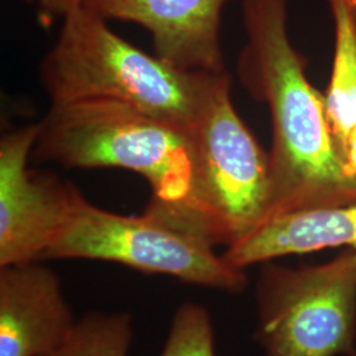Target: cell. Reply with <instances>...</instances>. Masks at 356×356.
Segmentation results:
<instances>
[{
  "instance_id": "cell-8",
  "label": "cell",
  "mask_w": 356,
  "mask_h": 356,
  "mask_svg": "<svg viewBox=\"0 0 356 356\" xmlns=\"http://www.w3.org/2000/svg\"><path fill=\"white\" fill-rule=\"evenodd\" d=\"M227 0H83L106 20L135 23L152 38L154 54L185 72L220 73V16Z\"/></svg>"
},
{
  "instance_id": "cell-1",
  "label": "cell",
  "mask_w": 356,
  "mask_h": 356,
  "mask_svg": "<svg viewBox=\"0 0 356 356\" xmlns=\"http://www.w3.org/2000/svg\"><path fill=\"white\" fill-rule=\"evenodd\" d=\"M286 1L243 0L247 41L238 76L254 101L267 104L272 124L268 219L356 202V179L344 169L325 95L309 82L306 57L289 38Z\"/></svg>"
},
{
  "instance_id": "cell-13",
  "label": "cell",
  "mask_w": 356,
  "mask_h": 356,
  "mask_svg": "<svg viewBox=\"0 0 356 356\" xmlns=\"http://www.w3.org/2000/svg\"><path fill=\"white\" fill-rule=\"evenodd\" d=\"M160 356H216L213 323L204 306L186 302L178 307Z\"/></svg>"
},
{
  "instance_id": "cell-12",
  "label": "cell",
  "mask_w": 356,
  "mask_h": 356,
  "mask_svg": "<svg viewBox=\"0 0 356 356\" xmlns=\"http://www.w3.org/2000/svg\"><path fill=\"white\" fill-rule=\"evenodd\" d=\"M132 334L127 313H92L76 321L69 338L51 356H128Z\"/></svg>"
},
{
  "instance_id": "cell-11",
  "label": "cell",
  "mask_w": 356,
  "mask_h": 356,
  "mask_svg": "<svg viewBox=\"0 0 356 356\" xmlns=\"http://www.w3.org/2000/svg\"><path fill=\"white\" fill-rule=\"evenodd\" d=\"M329 6L334 22V56L323 95L342 157L347 136L356 126V0H329Z\"/></svg>"
},
{
  "instance_id": "cell-14",
  "label": "cell",
  "mask_w": 356,
  "mask_h": 356,
  "mask_svg": "<svg viewBox=\"0 0 356 356\" xmlns=\"http://www.w3.org/2000/svg\"><path fill=\"white\" fill-rule=\"evenodd\" d=\"M33 6L38 13V19L44 26H51L53 22L73 13L78 7L83 6V0H23Z\"/></svg>"
},
{
  "instance_id": "cell-2",
  "label": "cell",
  "mask_w": 356,
  "mask_h": 356,
  "mask_svg": "<svg viewBox=\"0 0 356 356\" xmlns=\"http://www.w3.org/2000/svg\"><path fill=\"white\" fill-rule=\"evenodd\" d=\"M81 6L63 20L60 36L41 64L51 104L106 99L126 103L191 131L226 73L185 72L148 54Z\"/></svg>"
},
{
  "instance_id": "cell-15",
  "label": "cell",
  "mask_w": 356,
  "mask_h": 356,
  "mask_svg": "<svg viewBox=\"0 0 356 356\" xmlns=\"http://www.w3.org/2000/svg\"><path fill=\"white\" fill-rule=\"evenodd\" d=\"M342 160L347 175L356 179V126L351 129V132L347 136Z\"/></svg>"
},
{
  "instance_id": "cell-7",
  "label": "cell",
  "mask_w": 356,
  "mask_h": 356,
  "mask_svg": "<svg viewBox=\"0 0 356 356\" xmlns=\"http://www.w3.org/2000/svg\"><path fill=\"white\" fill-rule=\"evenodd\" d=\"M38 134L35 123L0 140V268L42 261L79 191L28 168Z\"/></svg>"
},
{
  "instance_id": "cell-6",
  "label": "cell",
  "mask_w": 356,
  "mask_h": 356,
  "mask_svg": "<svg viewBox=\"0 0 356 356\" xmlns=\"http://www.w3.org/2000/svg\"><path fill=\"white\" fill-rule=\"evenodd\" d=\"M51 259L119 263L227 293L243 292L248 282L244 269L232 267L201 238L145 213L127 216L103 210L81 191L44 257Z\"/></svg>"
},
{
  "instance_id": "cell-4",
  "label": "cell",
  "mask_w": 356,
  "mask_h": 356,
  "mask_svg": "<svg viewBox=\"0 0 356 356\" xmlns=\"http://www.w3.org/2000/svg\"><path fill=\"white\" fill-rule=\"evenodd\" d=\"M191 134L197 168L191 198L177 213L154 218L213 247H229L269 218L272 179L269 153L232 104L227 72L216 83Z\"/></svg>"
},
{
  "instance_id": "cell-3",
  "label": "cell",
  "mask_w": 356,
  "mask_h": 356,
  "mask_svg": "<svg viewBox=\"0 0 356 356\" xmlns=\"http://www.w3.org/2000/svg\"><path fill=\"white\" fill-rule=\"evenodd\" d=\"M38 124L33 159L135 172L152 189L144 211L149 216H172L191 198L197 168L191 131L106 99L51 104Z\"/></svg>"
},
{
  "instance_id": "cell-10",
  "label": "cell",
  "mask_w": 356,
  "mask_h": 356,
  "mask_svg": "<svg viewBox=\"0 0 356 356\" xmlns=\"http://www.w3.org/2000/svg\"><path fill=\"white\" fill-rule=\"evenodd\" d=\"M329 248L356 251V202L273 216L222 256L232 267L245 269Z\"/></svg>"
},
{
  "instance_id": "cell-9",
  "label": "cell",
  "mask_w": 356,
  "mask_h": 356,
  "mask_svg": "<svg viewBox=\"0 0 356 356\" xmlns=\"http://www.w3.org/2000/svg\"><path fill=\"white\" fill-rule=\"evenodd\" d=\"M76 323L53 269L40 261L0 268V356H51Z\"/></svg>"
},
{
  "instance_id": "cell-5",
  "label": "cell",
  "mask_w": 356,
  "mask_h": 356,
  "mask_svg": "<svg viewBox=\"0 0 356 356\" xmlns=\"http://www.w3.org/2000/svg\"><path fill=\"white\" fill-rule=\"evenodd\" d=\"M256 339L266 356H356V251L317 266L264 263Z\"/></svg>"
}]
</instances>
